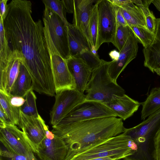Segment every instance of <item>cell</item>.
Masks as SVG:
<instances>
[{"mask_svg":"<svg viewBox=\"0 0 160 160\" xmlns=\"http://www.w3.org/2000/svg\"><path fill=\"white\" fill-rule=\"evenodd\" d=\"M112 117H117L103 103L85 100L76 106L63 118L55 125H64L84 120Z\"/></svg>","mask_w":160,"mask_h":160,"instance_id":"obj_6","label":"cell"},{"mask_svg":"<svg viewBox=\"0 0 160 160\" xmlns=\"http://www.w3.org/2000/svg\"><path fill=\"white\" fill-rule=\"evenodd\" d=\"M32 82L28 71L21 62L19 72L11 90L10 96H19L25 98L27 94L32 90Z\"/></svg>","mask_w":160,"mask_h":160,"instance_id":"obj_20","label":"cell"},{"mask_svg":"<svg viewBox=\"0 0 160 160\" xmlns=\"http://www.w3.org/2000/svg\"><path fill=\"white\" fill-rule=\"evenodd\" d=\"M0 160H32L27 157L11 152L7 149H0Z\"/></svg>","mask_w":160,"mask_h":160,"instance_id":"obj_29","label":"cell"},{"mask_svg":"<svg viewBox=\"0 0 160 160\" xmlns=\"http://www.w3.org/2000/svg\"><path fill=\"white\" fill-rule=\"evenodd\" d=\"M110 62L102 59L100 66L92 72L86 88L85 100L104 103L109 101L114 95L121 96L125 94V90L108 73Z\"/></svg>","mask_w":160,"mask_h":160,"instance_id":"obj_5","label":"cell"},{"mask_svg":"<svg viewBox=\"0 0 160 160\" xmlns=\"http://www.w3.org/2000/svg\"><path fill=\"white\" fill-rule=\"evenodd\" d=\"M8 0H0V16L4 21L7 17L8 11Z\"/></svg>","mask_w":160,"mask_h":160,"instance_id":"obj_32","label":"cell"},{"mask_svg":"<svg viewBox=\"0 0 160 160\" xmlns=\"http://www.w3.org/2000/svg\"><path fill=\"white\" fill-rule=\"evenodd\" d=\"M67 27L71 56L75 57L87 50L92 52L87 39L79 29L70 23Z\"/></svg>","mask_w":160,"mask_h":160,"instance_id":"obj_19","label":"cell"},{"mask_svg":"<svg viewBox=\"0 0 160 160\" xmlns=\"http://www.w3.org/2000/svg\"><path fill=\"white\" fill-rule=\"evenodd\" d=\"M26 100L25 98L19 96H10V101L13 106L20 108L24 103Z\"/></svg>","mask_w":160,"mask_h":160,"instance_id":"obj_33","label":"cell"},{"mask_svg":"<svg viewBox=\"0 0 160 160\" xmlns=\"http://www.w3.org/2000/svg\"><path fill=\"white\" fill-rule=\"evenodd\" d=\"M18 126L22 130L33 152L37 154L40 144L46 137L48 126L40 115L35 118L24 114L21 110Z\"/></svg>","mask_w":160,"mask_h":160,"instance_id":"obj_10","label":"cell"},{"mask_svg":"<svg viewBox=\"0 0 160 160\" xmlns=\"http://www.w3.org/2000/svg\"><path fill=\"white\" fill-rule=\"evenodd\" d=\"M25 102L20 108V110L24 114L35 118L38 117V114L36 104V97L32 90H30L26 95Z\"/></svg>","mask_w":160,"mask_h":160,"instance_id":"obj_25","label":"cell"},{"mask_svg":"<svg viewBox=\"0 0 160 160\" xmlns=\"http://www.w3.org/2000/svg\"><path fill=\"white\" fill-rule=\"evenodd\" d=\"M68 68L73 78L75 89L84 94L92 71L81 58L73 56L65 60Z\"/></svg>","mask_w":160,"mask_h":160,"instance_id":"obj_16","label":"cell"},{"mask_svg":"<svg viewBox=\"0 0 160 160\" xmlns=\"http://www.w3.org/2000/svg\"><path fill=\"white\" fill-rule=\"evenodd\" d=\"M98 29L96 51L105 42L113 44L117 29L116 7L109 0H98Z\"/></svg>","mask_w":160,"mask_h":160,"instance_id":"obj_7","label":"cell"},{"mask_svg":"<svg viewBox=\"0 0 160 160\" xmlns=\"http://www.w3.org/2000/svg\"><path fill=\"white\" fill-rule=\"evenodd\" d=\"M142 106L141 119L145 120L160 108V87L152 88Z\"/></svg>","mask_w":160,"mask_h":160,"instance_id":"obj_22","label":"cell"},{"mask_svg":"<svg viewBox=\"0 0 160 160\" xmlns=\"http://www.w3.org/2000/svg\"><path fill=\"white\" fill-rule=\"evenodd\" d=\"M87 160H117L116 159L110 157L98 158Z\"/></svg>","mask_w":160,"mask_h":160,"instance_id":"obj_38","label":"cell"},{"mask_svg":"<svg viewBox=\"0 0 160 160\" xmlns=\"http://www.w3.org/2000/svg\"><path fill=\"white\" fill-rule=\"evenodd\" d=\"M154 160H160V127L156 132L154 138Z\"/></svg>","mask_w":160,"mask_h":160,"instance_id":"obj_30","label":"cell"},{"mask_svg":"<svg viewBox=\"0 0 160 160\" xmlns=\"http://www.w3.org/2000/svg\"><path fill=\"white\" fill-rule=\"evenodd\" d=\"M10 96L0 92V107L6 113L12 123L18 125L20 115V108L12 106L10 102Z\"/></svg>","mask_w":160,"mask_h":160,"instance_id":"obj_23","label":"cell"},{"mask_svg":"<svg viewBox=\"0 0 160 160\" xmlns=\"http://www.w3.org/2000/svg\"><path fill=\"white\" fill-rule=\"evenodd\" d=\"M8 5V12L3 24L10 48L21 58V62L31 76L32 90L54 96L56 92L50 54L41 20H33L30 1L12 0Z\"/></svg>","mask_w":160,"mask_h":160,"instance_id":"obj_1","label":"cell"},{"mask_svg":"<svg viewBox=\"0 0 160 160\" xmlns=\"http://www.w3.org/2000/svg\"><path fill=\"white\" fill-rule=\"evenodd\" d=\"M0 140L8 151L37 160L23 132L16 125L0 123Z\"/></svg>","mask_w":160,"mask_h":160,"instance_id":"obj_8","label":"cell"},{"mask_svg":"<svg viewBox=\"0 0 160 160\" xmlns=\"http://www.w3.org/2000/svg\"><path fill=\"white\" fill-rule=\"evenodd\" d=\"M138 42L136 37L132 32L119 52L118 59L110 61L108 72L114 81L117 82V79L120 73L137 56L138 50Z\"/></svg>","mask_w":160,"mask_h":160,"instance_id":"obj_12","label":"cell"},{"mask_svg":"<svg viewBox=\"0 0 160 160\" xmlns=\"http://www.w3.org/2000/svg\"><path fill=\"white\" fill-rule=\"evenodd\" d=\"M43 21L44 35L50 54L58 55L67 60L71 56L67 26L58 15L46 6Z\"/></svg>","mask_w":160,"mask_h":160,"instance_id":"obj_4","label":"cell"},{"mask_svg":"<svg viewBox=\"0 0 160 160\" xmlns=\"http://www.w3.org/2000/svg\"><path fill=\"white\" fill-rule=\"evenodd\" d=\"M74 1V11L73 24L85 36L92 48L91 36L89 27V18L94 3H95L97 0Z\"/></svg>","mask_w":160,"mask_h":160,"instance_id":"obj_15","label":"cell"},{"mask_svg":"<svg viewBox=\"0 0 160 160\" xmlns=\"http://www.w3.org/2000/svg\"><path fill=\"white\" fill-rule=\"evenodd\" d=\"M55 101L50 113L52 126L59 122L77 104L84 101L85 95L75 89H66L56 93Z\"/></svg>","mask_w":160,"mask_h":160,"instance_id":"obj_9","label":"cell"},{"mask_svg":"<svg viewBox=\"0 0 160 160\" xmlns=\"http://www.w3.org/2000/svg\"><path fill=\"white\" fill-rule=\"evenodd\" d=\"M137 149L136 145L130 137L123 133L80 150L69 160H87L107 157L118 160L134 154Z\"/></svg>","mask_w":160,"mask_h":160,"instance_id":"obj_3","label":"cell"},{"mask_svg":"<svg viewBox=\"0 0 160 160\" xmlns=\"http://www.w3.org/2000/svg\"><path fill=\"white\" fill-rule=\"evenodd\" d=\"M132 32V31L128 26L117 25L113 44L119 52L122 49Z\"/></svg>","mask_w":160,"mask_h":160,"instance_id":"obj_27","label":"cell"},{"mask_svg":"<svg viewBox=\"0 0 160 160\" xmlns=\"http://www.w3.org/2000/svg\"><path fill=\"white\" fill-rule=\"evenodd\" d=\"M52 69L56 93L66 89H75L72 77L66 60L55 54H50Z\"/></svg>","mask_w":160,"mask_h":160,"instance_id":"obj_13","label":"cell"},{"mask_svg":"<svg viewBox=\"0 0 160 160\" xmlns=\"http://www.w3.org/2000/svg\"><path fill=\"white\" fill-rule=\"evenodd\" d=\"M116 7V18L117 25L128 26L119 7Z\"/></svg>","mask_w":160,"mask_h":160,"instance_id":"obj_31","label":"cell"},{"mask_svg":"<svg viewBox=\"0 0 160 160\" xmlns=\"http://www.w3.org/2000/svg\"><path fill=\"white\" fill-rule=\"evenodd\" d=\"M111 110L122 120H125L133 115L141 103L124 94L114 95L108 102L104 103Z\"/></svg>","mask_w":160,"mask_h":160,"instance_id":"obj_17","label":"cell"},{"mask_svg":"<svg viewBox=\"0 0 160 160\" xmlns=\"http://www.w3.org/2000/svg\"><path fill=\"white\" fill-rule=\"evenodd\" d=\"M144 66L160 76V18H157L155 36L152 44L143 48Z\"/></svg>","mask_w":160,"mask_h":160,"instance_id":"obj_18","label":"cell"},{"mask_svg":"<svg viewBox=\"0 0 160 160\" xmlns=\"http://www.w3.org/2000/svg\"><path fill=\"white\" fill-rule=\"evenodd\" d=\"M68 153L64 142L55 135L52 139L45 138L40 144L37 154L41 160H67Z\"/></svg>","mask_w":160,"mask_h":160,"instance_id":"obj_14","label":"cell"},{"mask_svg":"<svg viewBox=\"0 0 160 160\" xmlns=\"http://www.w3.org/2000/svg\"><path fill=\"white\" fill-rule=\"evenodd\" d=\"M119 52L115 50H113L110 52L109 55L113 60H117L118 59L119 56Z\"/></svg>","mask_w":160,"mask_h":160,"instance_id":"obj_37","label":"cell"},{"mask_svg":"<svg viewBox=\"0 0 160 160\" xmlns=\"http://www.w3.org/2000/svg\"><path fill=\"white\" fill-rule=\"evenodd\" d=\"M0 123H1L6 124H13L3 109L0 107Z\"/></svg>","mask_w":160,"mask_h":160,"instance_id":"obj_35","label":"cell"},{"mask_svg":"<svg viewBox=\"0 0 160 160\" xmlns=\"http://www.w3.org/2000/svg\"><path fill=\"white\" fill-rule=\"evenodd\" d=\"M52 127L51 131L64 142L69 150L67 160L88 146L123 133L126 129L122 120L114 117Z\"/></svg>","mask_w":160,"mask_h":160,"instance_id":"obj_2","label":"cell"},{"mask_svg":"<svg viewBox=\"0 0 160 160\" xmlns=\"http://www.w3.org/2000/svg\"><path fill=\"white\" fill-rule=\"evenodd\" d=\"M152 3L157 9L160 12V0H153Z\"/></svg>","mask_w":160,"mask_h":160,"instance_id":"obj_39","label":"cell"},{"mask_svg":"<svg viewBox=\"0 0 160 160\" xmlns=\"http://www.w3.org/2000/svg\"><path fill=\"white\" fill-rule=\"evenodd\" d=\"M129 27L136 37L138 42L142 43L144 48L148 47L152 44L155 35L148 29L135 26Z\"/></svg>","mask_w":160,"mask_h":160,"instance_id":"obj_26","label":"cell"},{"mask_svg":"<svg viewBox=\"0 0 160 160\" xmlns=\"http://www.w3.org/2000/svg\"><path fill=\"white\" fill-rule=\"evenodd\" d=\"M21 60L19 54L12 51L0 55V92L10 96L18 74Z\"/></svg>","mask_w":160,"mask_h":160,"instance_id":"obj_11","label":"cell"},{"mask_svg":"<svg viewBox=\"0 0 160 160\" xmlns=\"http://www.w3.org/2000/svg\"><path fill=\"white\" fill-rule=\"evenodd\" d=\"M42 2L45 5L56 13L60 17L65 25L68 26L69 23L66 18V11L61 0H44Z\"/></svg>","mask_w":160,"mask_h":160,"instance_id":"obj_28","label":"cell"},{"mask_svg":"<svg viewBox=\"0 0 160 160\" xmlns=\"http://www.w3.org/2000/svg\"><path fill=\"white\" fill-rule=\"evenodd\" d=\"M129 27L135 26L148 29L145 17L141 9L131 0L129 4L119 7Z\"/></svg>","mask_w":160,"mask_h":160,"instance_id":"obj_21","label":"cell"},{"mask_svg":"<svg viewBox=\"0 0 160 160\" xmlns=\"http://www.w3.org/2000/svg\"><path fill=\"white\" fill-rule=\"evenodd\" d=\"M114 5L120 7L126 5L131 2V0H109Z\"/></svg>","mask_w":160,"mask_h":160,"instance_id":"obj_36","label":"cell"},{"mask_svg":"<svg viewBox=\"0 0 160 160\" xmlns=\"http://www.w3.org/2000/svg\"><path fill=\"white\" fill-rule=\"evenodd\" d=\"M64 7L66 12L73 13L74 11V0H62Z\"/></svg>","mask_w":160,"mask_h":160,"instance_id":"obj_34","label":"cell"},{"mask_svg":"<svg viewBox=\"0 0 160 160\" xmlns=\"http://www.w3.org/2000/svg\"><path fill=\"white\" fill-rule=\"evenodd\" d=\"M98 0L93 5L90 16L89 27L91 36L92 44V51L95 52L96 51V45L97 38L98 29Z\"/></svg>","mask_w":160,"mask_h":160,"instance_id":"obj_24","label":"cell"}]
</instances>
